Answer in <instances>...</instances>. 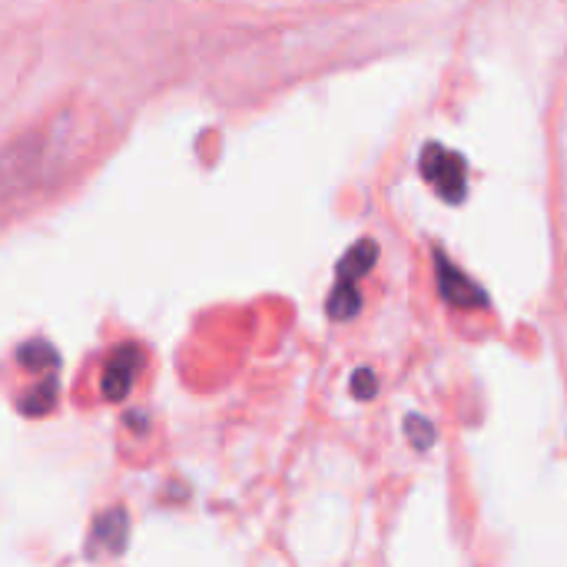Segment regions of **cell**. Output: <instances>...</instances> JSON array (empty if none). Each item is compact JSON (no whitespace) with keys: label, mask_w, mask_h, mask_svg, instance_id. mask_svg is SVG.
<instances>
[{"label":"cell","mask_w":567,"mask_h":567,"mask_svg":"<svg viewBox=\"0 0 567 567\" xmlns=\"http://www.w3.org/2000/svg\"><path fill=\"white\" fill-rule=\"evenodd\" d=\"M53 405H56V382L53 379L50 382H40L27 399H20V412L30 415V419H40V415L53 412Z\"/></svg>","instance_id":"3957f363"},{"label":"cell","mask_w":567,"mask_h":567,"mask_svg":"<svg viewBox=\"0 0 567 567\" xmlns=\"http://www.w3.org/2000/svg\"><path fill=\"white\" fill-rule=\"evenodd\" d=\"M130 542V515L123 508H110L96 515L90 538H86V555L90 558H120Z\"/></svg>","instance_id":"7a4b0ae2"},{"label":"cell","mask_w":567,"mask_h":567,"mask_svg":"<svg viewBox=\"0 0 567 567\" xmlns=\"http://www.w3.org/2000/svg\"><path fill=\"white\" fill-rule=\"evenodd\" d=\"M143 372V349L133 346V342H123L110 352L106 365H103V375H100V392L106 402H123L136 379Z\"/></svg>","instance_id":"6da1fadb"},{"label":"cell","mask_w":567,"mask_h":567,"mask_svg":"<svg viewBox=\"0 0 567 567\" xmlns=\"http://www.w3.org/2000/svg\"><path fill=\"white\" fill-rule=\"evenodd\" d=\"M352 392H355L359 399H372V395H375V379H372V372H359V385L352 382Z\"/></svg>","instance_id":"8992f818"},{"label":"cell","mask_w":567,"mask_h":567,"mask_svg":"<svg viewBox=\"0 0 567 567\" xmlns=\"http://www.w3.org/2000/svg\"><path fill=\"white\" fill-rule=\"evenodd\" d=\"M20 365L30 369V372H47V369H56V352L47 346V342H30L20 349Z\"/></svg>","instance_id":"277c9868"},{"label":"cell","mask_w":567,"mask_h":567,"mask_svg":"<svg viewBox=\"0 0 567 567\" xmlns=\"http://www.w3.org/2000/svg\"><path fill=\"white\" fill-rule=\"evenodd\" d=\"M405 432H409V439H412L419 449H429V445L435 442V425H429V422L419 419V415H412V419L405 422Z\"/></svg>","instance_id":"5b68a950"}]
</instances>
